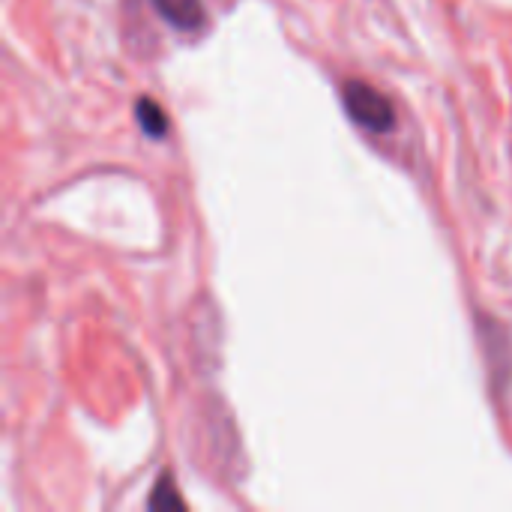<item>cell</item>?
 <instances>
[{"mask_svg":"<svg viewBox=\"0 0 512 512\" xmlns=\"http://www.w3.org/2000/svg\"><path fill=\"white\" fill-rule=\"evenodd\" d=\"M342 102H345L348 117L369 132H390L396 126V111H393L390 99L360 78L345 81Z\"/></svg>","mask_w":512,"mask_h":512,"instance_id":"obj_1","label":"cell"},{"mask_svg":"<svg viewBox=\"0 0 512 512\" xmlns=\"http://www.w3.org/2000/svg\"><path fill=\"white\" fill-rule=\"evenodd\" d=\"M156 12L177 30H198L204 24V6L201 0H153Z\"/></svg>","mask_w":512,"mask_h":512,"instance_id":"obj_2","label":"cell"},{"mask_svg":"<svg viewBox=\"0 0 512 512\" xmlns=\"http://www.w3.org/2000/svg\"><path fill=\"white\" fill-rule=\"evenodd\" d=\"M135 117H138L144 135H150V138H165L168 135V117L162 114V108L153 99L141 96L135 102Z\"/></svg>","mask_w":512,"mask_h":512,"instance_id":"obj_3","label":"cell"},{"mask_svg":"<svg viewBox=\"0 0 512 512\" xmlns=\"http://www.w3.org/2000/svg\"><path fill=\"white\" fill-rule=\"evenodd\" d=\"M168 504H171V507H183V501H180L177 492H174V480L165 474V477L156 483V492L150 495L147 507H150V510H159V507H168Z\"/></svg>","mask_w":512,"mask_h":512,"instance_id":"obj_4","label":"cell"}]
</instances>
